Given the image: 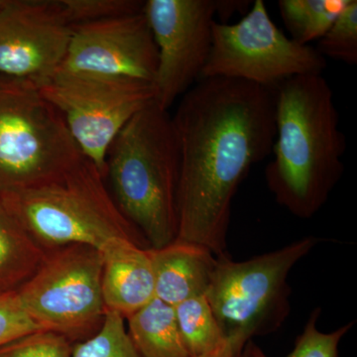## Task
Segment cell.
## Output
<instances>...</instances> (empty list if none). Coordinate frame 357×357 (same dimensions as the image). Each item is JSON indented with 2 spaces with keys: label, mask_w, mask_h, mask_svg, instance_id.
<instances>
[{
  "label": "cell",
  "mask_w": 357,
  "mask_h": 357,
  "mask_svg": "<svg viewBox=\"0 0 357 357\" xmlns=\"http://www.w3.org/2000/svg\"><path fill=\"white\" fill-rule=\"evenodd\" d=\"M38 331L17 292L0 293V347Z\"/></svg>",
  "instance_id": "cell-24"
},
{
  "label": "cell",
  "mask_w": 357,
  "mask_h": 357,
  "mask_svg": "<svg viewBox=\"0 0 357 357\" xmlns=\"http://www.w3.org/2000/svg\"><path fill=\"white\" fill-rule=\"evenodd\" d=\"M119 211L159 249L178 236L180 150L172 115L153 100L110 145L107 174Z\"/></svg>",
  "instance_id": "cell-3"
},
{
  "label": "cell",
  "mask_w": 357,
  "mask_h": 357,
  "mask_svg": "<svg viewBox=\"0 0 357 357\" xmlns=\"http://www.w3.org/2000/svg\"><path fill=\"white\" fill-rule=\"evenodd\" d=\"M73 347L64 335L41 330L0 347V357H72Z\"/></svg>",
  "instance_id": "cell-23"
},
{
  "label": "cell",
  "mask_w": 357,
  "mask_h": 357,
  "mask_svg": "<svg viewBox=\"0 0 357 357\" xmlns=\"http://www.w3.org/2000/svg\"><path fill=\"white\" fill-rule=\"evenodd\" d=\"M102 275L98 249L70 244L47 251L37 271L16 292L41 330L76 344L95 335L107 314Z\"/></svg>",
  "instance_id": "cell-7"
},
{
  "label": "cell",
  "mask_w": 357,
  "mask_h": 357,
  "mask_svg": "<svg viewBox=\"0 0 357 357\" xmlns=\"http://www.w3.org/2000/svg\"><path fill=\"white\" fill-rule=\"evenodd\" d=\"M84 157L39 86L0 77V195L62 177Z\"/></svg>",
  "instance_id": "cell-5"
},
{
  "label": "cell",
  "mask_w": 357,
  "mask_h": 357,
  "mask_svg": "<svg viewBox=\"0 0 357 357\" xmlns=\"http://www.w3.org/2000/svg\"><path fill=\"white\" fill-rule=\"evenodd\" d=\"M46 253L0 199V293L16 292L22 287Z\"/></svg>",
  "instance_id": "cell-15"
},
{
  "label": "cell",
  "mask_w": 357,
  "mask_h": 357,
  "mask_svg": "<svg viewBox=\"0 0 357 357\" xmlns=\"http://www.w3.org/2000/svg\"><path fill=\"white\" fill-rule=\"evenodd\" d=\"M155 280V298L176 307L185 301L206 296L217 256L198 244L173 241L150 248Z\"/></svg>",
  "instance_id": "cell-14"
},
{
  "label": "cell",
  "mask_w": 357,
  "mask_h": 357,
  "mask_svg": "<svg viewBox=\"0 0 357 357\" xmlns=\"http://www.w3.org/2000/svg\"><path fill=\"white\" fill-rule=\"evenodd\" d=\"M319 316L321 307H317L310 314L304 330L297 337L295 347L287 357H340V342L354 328L356 321H349L332 333H323L317 326Z\"/></svg>",
  "instance_id": "cell-21"
},
{
  "label": "cell",
  "mask_w": 357,
  "mask_h": 357,
  "mask_svg": "<svg viewBox=\"0 0 357 357\" xmlns=\"http://www.w3.org/2000/svg\"><path fill=\"white\" fill-rule=\"evenodd\" d=\"M126 321L129 337L141 356L191 357L170 305L155 298Z\"/></svg>",
  "instance_id": "cell-16"
},
{
  "label": "cell",
  "mask_w": 357,
  "mask_h": 357,
  "mask_svg": "<svg viewBox=\"0 0 357 357\" xmlns=\"http://www.w3.org/2000/svg\"><path fill=\"white\" fill-rule=\"evenodd\" d=\"M317 51L324 58L357 64V1L349 0L328 32L318 41Z\"/></svg>",
  "instance_id": "cell-20"
},
{
  "label": "cell",
  "mask_w": 357,
  "mask_h": 357,
  "mask_svg": "<svg viewBox=\"0 0 357 357\" xmlns=\"http://www.w3.org/2000/svg\"><path fill=\"white\" fill-rule=\"evenodd\" d=\"M39 89L62 115L82 153L105 178L110 145L156 96L154 84L148 82L62 70Z\"/></svg>",
  "instance_id": "cell-9"
},
{
  "label": "cell",
  "mask_w": 357,
  "mask_h": 357,
  "mask_svg": "<svg viewBox=\"0 0 357 357\" xmlns=\"http://www.w3.org/2000/svg\"><path fill=\"white\" fill-rule=\"evenodd\" d=\"M349 0H279L282 20L290 38L310 46L332 27Z\"/></svg>",
  "instance_id": "cell-17"
},
{
  "label": "cell",
  "mask_w": 357,
  "mask_h": 357,
  "mask_svg": "<svg viewBox=\"0 0 357 357\" xmlns=\"http://www.w3.org/2000/svg\"><path fill=\"white\" fill-rule=\"evenodd\" d=\"M175 309L178 330L190 356H199L217 349L227 335L218 324L206 296L192 298Z\"/></svg>",
  "instance_id": "cell-18"
},
{
  "label": "cell",
  "mask_w": 357,
  "mask_h": 357,
  "mask_svg": "<svg viewBox=\"0 0 357 357\" xmlns=\"http://www.w3.org/2000/svg\"><path fill=\"white\" fill-rule=\"evenodd\" d=\"M273 93L276 132L265 180L277 204L307 220L344 175L347 139L323 75L290 77Z\"/></svg>",
  "instance_id": "cell-2"
},
{
  "label": "cell",
  "mask_w": 357,
  "mask_h": 357,
  "mask_svg": "<svg viewBox=\"0 0 357 357\" xmlns=\"http://www.w3.org/2000/svg\"><path fill=\"white\" fill-rule=\"evenodd\" d=\"M246 351H248V357H269L255 342H252V340H249L248 345H246Z\"/></svg>",
  "instance_id": "cell-27"
},
{
  "label": "cell",
  "mask_w": 357,
  "mask_h": 357,
  "mask_svg": "<svg viewBox=\"0 0 357 357\" xmlns=\"http://www.w3.org/2000/svg\"><path fill=\"white\" fill-rule=\"evenodd\" d=\"M319 241L304 237L243 261L218 256L206 298L225 335L251 340L280 328L290 312L289 274Z\"/></svg>",
  "instance_id": "cell-6"
},
{
  "label": "cell",
  "mask_w": 357,
  "mask_h": 357,
  "mask_svg": "<svg viewBox=\"0 0 357 357\" xmlns=\"http://www.w3.org/2000/svg\"><path fill=\"white\" fill-rule=\"evenodd\" d=\"M100 251L105 309L126 319L155 299L150 248L119 238L109 241Z\"/></svg>",
  "instance_id": "cell-13"
},
{
  "label": "cell",
  "mask_w": 357,
  "mask_h": 357,
  "mask_svg": "<svg viewBox=\"0 0 357 357\" xmlns=\"http://www.w3.org/2000/svg\"><path fill=\"white\" fill-rule=\"evenodd\" d=\"M74 30L60 1L7 0L0 10V77L43 86L62 67Z\"/></svg>",
  "instance_id": "cell-11"
},
{
  "label": "cell",
  "mask_w": 357,
  "mask_h": 357,
  "mask_svg": "<svg viewBox=\"0 0 357 357\" xmlns=\"http://www.w3.org/2000/svg\"><path fill=\"white\" fill-rule=\"evenodd\" d=\"M124 321L121 314L107 312L95 335L74 344L72 357H142L134 347Z\"/></svg>",
  "instance_id": "cell-19"
},
{
  "label": "cell",
  "mask_w": 357,
  "mask_h": 357,
  "mask_svg": "<svg viewBox=\"0 0 357 357\" xmlns=\"http://www.w3.org/2000/svg\"><path fill=\"white\" fill-rule=\"evenodd\" d=\"M157 65L156 44L143 10L75 26L59 70L153 84Z\"/></svg>",
  "instance_id": "cell-12"
},
{
  "label": "cell",
  "mask_w": 357,
  "mask_h": 357,
  "mask_svg": "<svg viewBox=\"0 0 357 357\" xmlns=\"http://www.w3.org/2000/svg\"><path fill=\"white\" fill-rule=\"evenodd\" d=\"M252 6L250 1H234V0H215V15L220 16V22L225 23L236 13H248Z\"/></svg>",
  "instance_id": "cell-26"
},
{
  "label": "cell",
  "mask_w": 357,
  "mask_h": 357,
  "mask_svg": "<svg viewBox=\"0 0 357 357\" xmlns=\"http://www.w3.org/2000/svg\"><path fill=\"white\" fill-rule=\"evenodd\" d=\"M326 67V59L316 48L286 36L272 21L265 2L255 0L238 22L215 21L201 79L227 77L274 89L290 77L323 75Z\"/></svg>",
  "instance_id": "cell-8"
},
{
  "label": "cell",
  "mask_w": 357,
  "mask_h": 357,
  "mask_svg": "<svg viewBox=\"0 0 357 357\" xmlns=\"http://www.w3.org/2000/svg\"><path fill=\"white\" fill-rule=\"evenodd\" d=\"M249 340L239 335H227L220 347L208 354L194 357H248L246 345Z\"/></svg>",
  "instance_id": "cell-25"
},
{
  "label": "cell",
  "mask_w": 357,
  "mask_h": 357,
  "mask_svg": "<svg viewBox=\"0 0 357 357\" xmlns=\"http://www.w3.org/2000/svg\"><path fill=\"white\" fill-rule=\"evenodd\" d=\"M61 6L75 26L93 21L142 13L145 1L139 0H61Z\"/></svg>",
  "instance_id": "cell-22"
},
{
  "label": "cell",
  "mask_w": 357,
  "mask_h": 357,
  "mask_svg": "<svg viewBox=\"0 0 357 357\" xmlns=\"http://www.w3.org/2000/svg\"><path fill=\"white\" fill-rule=\"evenodd\" d=\"M7 0H0V10H1L2 7L6 6Z\"/></svg>",
  "instance_id": "cell-28"
},
{
  "label": "cell",
  "mask_w": 357,
  "mask_h": 357,
  "mask_svg": "<svg viewBox=\"0 0 357 357\" xmlns=\"http://www.w3.org/2000/svg\"><path fill=\"white\" fill-rule=\"evenodd\" d=\"M105 180L98 168L84 157L62 177L23 191L0 195V199L46 251L70 244L100 250L109 241L119 238L144 246L146 241L122 215Z\"/></svg>",
  "instance_id": "cell-4"
},
{
  "label": "cell",
  "mask_w": 357,
  "mask_h": 357,
  "mask_svg": "<svg viewBox=\"0 0 357 357\" xmlns=\"http://www.w3.org/2000/svg\"><path fill=\"white\" fill-rule=\"evenodd\" d=\"M178 150L177 241L227 255L232 202L250 169L271 155L273 89L201 79L172 116Z\"/></svg>",
  "instance_id": "cell-1"
},
{
  "label": "cell",
  "mask_w": 357,
  "mask_h": 357,
  "mask_svg": "<svg viewBox=\"0 0 357 357\" xmlns=\"http://www.w3.org/2000/svg\"><path fill=\"white\" fill-rule=\"evenodd\" d=\"M144 13L158 53L155 102L169 110L201 79L213 45L215 0H148Z\"/></svg>",
  "instance_id": "cell-10"
}]
</instances>
